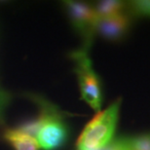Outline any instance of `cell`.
I'll use <instances>...</instances> for the list:
<instances>
[{"mask_svg":"<svg viewBox=\"0 0 150 150\" xmlns=\"http://www.w3.org/2000/svg\"><path fill=\"white\" fill-rule=\"evenodd\" d=\"M64 7L71 25L82 38V47L90 49L98 21L94 6L80 1H64Z\"/></svg>","mask_w":150,"mask_h":150,"instance_id":"4","label":"cell"},{"mask_svg":"<svg viewBox=\"0 0 150 150\" xmlns=\"http://www.w3.org/2000/svg\"><path fill=\"white\" fill-rule=\"evenodd\" d=\"M94 8L98 20L105 19L125 12V9L127 8V2L119 0H104L98 2L94 5Z\"/></svg>","mask_w":150,"mask_h":150,"instance_id":"7","label":"cell"},{"mask_svg":"<svg viewBox=\"0 0 150 150\" xmlns=\"http://www.w3.org/2000/svg\"><path fill=\"white\" fill-rule=\"evenodd\" d=\"M131 15L136 17L150 18V0H136L127 3Z\"/></svg>","mask_w":150,"mask_h":150,"instance_id":"8","label":"cell"},{"mask_svg":"<svg viewBox=\"0 0 150 150\" xmlns=\"http://www.w3.org/2000/svg\"><path fill=\"white\" fill-rule=\"evenodd\" d=\"M9 98L10 97H9L8 93L0 89V123H2L3 121V113H4L5 107L8 104Z\"/></svg>","mask_w":150,"mask_h":150,"instance_id":"12","label":"cell"},{"mask_svg":"<svg viewBox=\"0 0 150 150\" xmlns=\"http://www.w3.org/2000/svg\"><path fill=\"white\" fill-rule=\"evenodd\" d=\"M131 150H150V133L129 137Z\"/></svg>","mask_w":150,"mask_h":150,"instance_id":"9","label":"cell"},{"mask_svg":"<svg viewBox=\"0 0 150 150\" xmlns=\"http://www.w3.org/2000/svg\"><path fill=\"white\" fill-rule=\"evenodd\" d=\"M101 150H131L129 137H121L114 139Z\"/></svg>","mask_w":150,"mask_h":150,"instance_id":"11","label":"cell"},{"mask_svg":"<svg viewBox=\"0 0 150 150\" xmlns=\"http://www.w3.org/2000/svg\"><path fill=\"white\" fill-rule=\"evenodd\" d=\"M5 140L15 150H39V144L35 137L18 131L17 129H6Z\"/></svg>","mask_w":150,"mask_h":150,"instance_id":"6","label":"cell"},{"mask_svg":"<svg viewBox=\"0 0 150 150\" xmlns=\"http://www.w3.org/2000/svg\"><path fill=\"white\" fill-rule=\"evenodd\" d=\"M40 125H41V120H40V117L38 116V117H36V118L28 120V121L22 123V124L16 129L18 131L22 132V133H23V134L35 137H36V134L39 130V128H40Z\"/></svg>","mask_w":150,"mask_h":150,"instance_id":"10","label":"cell"},{"mask_svg":"<svg viewBox=\"0 0 150 150\" xmlns=\"http://www.w3.org/2000/svg\"><path fill=\"white\" fill-rule=\"evenodd\" d=\"M74 62V71L79 84L81 98L95 111H100L103 103L100 80L93 68L89 49L81 47L70 53Z\"/></svg>","mask_w":150,"mask_h":150,"instance_id":"3","label":"cell"},{"mask_svg":"<svg viewBox=\"0 0 150 150\" xmlns=\"http://www.w3.org/2000/svg\"><path fill=\"white\" fill-rule=\"evenodd\" d=\"M121 98L100 111L84 128L77 140V150H101L111 142L115 132Z\"/></svg>","mask_w":150,"mask_h":150,"instance_id":"2","label":"cell"},{"mask_svg":"<svg viewBox=\"0 0 150 150\" xmlns=\"http://www.w3.org/2000/svg\"><path fill=\"white\" fill-rule=\"evenodd\" d=\"M132 25L131 15L123 12L115 16L98 21L96 33L111 42L122 40L128 33Z\"/></svg>","mask_w":150,"mask_h":150,"instance_id":"5","label":"cell"},{"mask_svg":"<svg viewBox=\"0 0 150 150\" xmlns=\"http://www.w3.org/2000/svg\"><path fill=\"white\" fill-rule=\"evenodd\" d=\"M28 97L40 108L41 125L35 137L39 147L42 150L62 148L69 137V129L64 120V113L41 96L28 94Z\"/></svg>","mask_w":150,"mask_h":150,"instance_id":"1","label":"cell"}]
</instances>
